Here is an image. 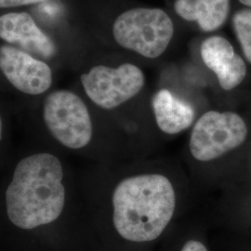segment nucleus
<instances>
[{"mask_svg":"<svg viewBox=\"0 0 251 251\" xmlns=\"http://www.w3.org/2000/svg\"><path fill=\"white\" fill-rule=\"evenodd\" d=\"M63 165L53 154L40 152L19 162L6 190L9 221L31 230L56 221L65 204Z\"/></svg>","mask_w":251,"mask_h":251,"instance_id":"obj_1","label":"nucleus"},{"mask_svg":"<svg viewBox=\"0 0 251 251\" xmlns=\"http://www.w3.org/2000/svg\"><path fill=\"white\" fill-rule=\"evenodd\" d=\"M175 191L160 174H141L121 180L113 194L117 233L131 242H149L161 235L173 217Z\"/></svg>","mask_w":251,"mask_h":251,"instance_id":"obj_2","label":"nucleus"},{"mask_svg":"<svg viewBox=\"0 0 251 251\" xmlns=\"http://www.w3.org/2000/svg\"><path fill=\"white\" fill-rule=\"evenodd\" d=\"M113 35L122 48L154 59L164 53L170 45L174 25L163 9L134 8L116 19Z\"/></svg>","mask_w":251,"mask_h":251,"instance_id":"obj_3","label":"nucleus"},{"mask_svg":"<svg viewBox=\"0 0 251 251\" xmlns=\"http://www.w3.org/2000/svg\"><path fill=\"white\" fill-rule=\"evenodd\" d=\"M43 117L50 134L65 147L81 149L92 137V122L85 102L74 92L58 90L44 101Z\"/></svg>","mask_w":251,"mask_h":251,"instance_id":"obj_4","label":"nucleus"},{"mask_svg":"<svg viewBox=\"0 0 251 251\" xmlns=\"http://www.w3.org/2000/svg\"><path fill=\"white\" fill-rule=\"evenodd\" d=\"M248 136L242 117L233 112L209 111L200 117L190 138V151L199 161H211L237 148Z\"/></svg>","mask_w":251,"mask_h":251,"instance_id":"obj_5","label":"nucleus"},{"mask_svg":"<svg viewBox=\"0 0 251 251\" xmlns=\"http://www.w3.org/2000/svg\"><path fill=\"white\" fill-rule=\"evenodd\" d=\"M81 83L88 97L96 105L113 109L136 96L144 88V75L134 64L124 63L117 68L105 65L92 67L83 74Z\"/></svg>","mask_w":251,"mask_h":251,"instance_id":"obj_6","label":"nucleus"},{"mask_svg":"<svg viewBox=\"0 0 251 251\" xmlns=\"http://www.w3.org/2000/svg\"><path fill=\"white\" fill-rule=\"evenodd\" d=\"M0 68L16 90L28 95L42 94L52 84V72L47 63L13 46L1 47Z\"/></svg>","mask_w":251,"mask_h":251,"instance_id":"obj_7","label":"nucleus"},{"mask_svg":"<svg viewBox=\"0 0 251 251\" xmlns=\"http://www.w3.org/2000/svg\"><path fill=\"white\" fill-rule=\"evenodd\" d=\"M0 36L10 45L31 55L50 58L57 51L52 39L26 12H10L2 15Z\"/></svg>","mask_w":251,"mask_h":251,"instance_id":"obj_8","label":"nucleus"},{"mask_svg":"<svg viewBox=\"0 0 251 251\" xmlns=\"http://www.w3.org/2000/svg\"><path fill=\"white\" fill-rule=\"evenodd\" d=\"M200 53L206 67L214 72L224 90H233L245 79L247 75L245 61L235 53L231 42L224 36L206 38L201 46Z\"/></svg>","mask_w":251,"mask_h":251,"instance_id":"obj_9","label":"nucleus"},{"mask_svg":"<svg viewBox=\"0 0 251 251\" xmlns=\"http://www.w3.org/2000/svg\"><path fill=\"white\" fill-rule=\"evenodd\" d=\"M152 106L158 127L167 134H177L188 128L195 118L193 107L173 96L170 90L157 91Z\"/></svg>","mask_w":251,"mask_h":251,"instance_id":"obj_10","label":"nucleus"},{"mask_svg":"<svg viewBox=\"0 0 251 251\" xmlns=\"http://www.w3.org/2000/svg\"><path fill=\"white\" fill-rule=\"evenodd\" d=\"M174 9L180 18L197 22L204 32L222 26L230 11V0H176Z\"/></svg>","mask_w":251,"mask_h":251,"instance_id":"obj_11","label":"nucleus"},{"mask_svg":"<svg viewBox=\"0 0 251 251\" xmlns=\"http://www.w3.org/2000/svg\"><path fill=\"white\" fill-rule=\"evenodd\" d=\"M233 26L243 52L251 63V9L237 11L233 15Z\"/></svg>","mask_w":251,"mask_h":251,"instance_id":"obj_12","label":"nucleus"},{"mask_svg":"<svg viewBox=\"0 0 251 251\" xmlns=\"http://www.w3.org/2000/svg\"><path fill=\"white\" fill-rule=\"evenodd\" d=\"M47 0H0V7L2 9L7 8H15V7H22L25 5L41 3Z\"/></svg>","mask_w":251,"mask_h":251,"instance_id":"obj_13","label":"nucleus"},{"mask_svg":"<svg viewBox=\"0 0 251 251\" xmlns=\"http://www.w3.org/2000/svg\"><path fill=\"white\" fill-rule=\"evenodd\" d=\"M180 251H207L206 247L197 240H190L186 243Z\"/></svg>","mask_w":251,"mask_h":251,"instance_id":"obj_14","label":"nucleus"},{"mask_svg":"<svg viewBox=\"0 0 251 251\" xmlns=\"http://www.w3.org/2000/svg\"><path fill=\"white\" fill-rule=\"evenodd\" d=\"M239 1L242 3L243 5L251 8V0H239Z\"/></svg>","mask_w":251,"mask_h":251,"instance_id":"obj_15","label":"nucleus"}]
</instances>
